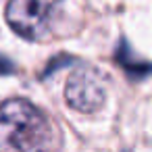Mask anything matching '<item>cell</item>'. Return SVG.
<instances>
[{"instance_id": "obj_1", "label": "cell", "mask_w": 152, "mask_h": 152, "mask_svg": "<svg viewBox=\"0 0 152 152\" xmlns=\"http://www.w3.org/2000/svg\"><path fill=\"white\" fill-rule=\"evenodd\" d=\"M54 146L50 121L27 100L15 98L0 106V150H44Z\"/></svg>"}, {"instance_id": "obj_2", "label": "cell", "mask_w": 152, "mask_h": 152, "mask_svg": "<svg viewBox=\"0 0 152 152\" xmlns=\"http://www.w3.org/2000/svg\"><path fill=\"white\" fill-rule=\"evenodd\" d=\"M63 0H9L7 21L27 40H42L50 31L56 7Z\"/></svg>"}, {"instance_id": "obj_3", "label": "cell", "mask_w": 152, "mask_h": 152, "mask_svg": "<svg viewBox=\"0 0 152 152\" xmlns=\"http://www.w3.org/2000/svg\"><path fill=\"white\" fill-rule=\"evenodd\" d=\"M65 98L69 106L79 113H96L106 98L104 77L92 67L75 69L67 79Z\"/></svg>"}, {"instance_id": "obj_4", "label": "cell", "mask_w": 152, "mask_h": 152, "mask_svg": "<svg viewBox=\"0 0 152 152\" xmlns=\"http://www.w3.org/2000/svg\"><path fill=\"white\" fill-rule=\"evenodd\" d=\"M115 58H117V63L123 67V71H125L131 79H142V77H146V75L152 73V63H146V61L137 58L125 40L119 42L117 52H115Z\"/></svg>"}, {"instance_id": "obj_5", "label": "cell", "mask_w": 152, "mask_h": 152, "mask_svg": "<svg viewBox=\"0 0 152 152\" xmlns=\"http://www.w3.org/2000/svg\"><path fill=\"white\" fill-rule=\"evenodd\" d=\"M13 71H15L13 63H11V61H7V58H2V56H0V75H7V73H13Z\"/></svg>"}]
</instances>
